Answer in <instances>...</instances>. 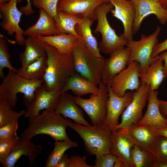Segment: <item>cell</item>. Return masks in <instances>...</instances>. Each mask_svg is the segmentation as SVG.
<instances>
[{"mask_svg":"<svg viewBox=\"0 0 167 167\" xmlns=\"http://www.w3.org/2000/svg\"><path fill=\"white\" fill-rule=\"evenodd\" d=\"M83 18L80 15L69 14L58 10L54 18L56 27L61 33L72 34L78 38L75 26Z\"/></svg>","mask_w":167,"mask_h":167,"instance_id":"29","label":"cell"},{"mask_svg":"<svg viewBox=\"0 0 167 167\" xmlns=\"http://www.w3.org/2000/svg\"><path fill=\"white\" fill-rule=\"evenodd\" d=\"M99 90V88L78 73L70 78L61 92L62 93L71 90L76 96L81 97L89 94H97Z\"/></svg>","mask_w":167,"mask_h":167,"instance_id":"27","label":"cell"},{"mask_svg":"<svg viewBox=\"0 0 167 167\" xmlns=\"http://www.w3.org/2000/svg\"><path fill=\"white\" fill-rule=\"evenodd\" d=\"M70 158L68 155L64 154L59 160L55 167H69Z\"/></svg>","mask_w":167,"mask_h":167,"instance_id":"43","label":"cell"},{"mask_svg":"<svg viewBox=\"0 0 167 167\" xmlns=\"http://www.w3.org/2000/svg\"><path fill=\"white\" fill-rule=\"evenodd\" d=\"M44 83L43 79H27L16 72L9 70L0 85V99L6 100L13 109L16 105L17 94L22 93L24 94V103L28 107L35 100V91Z\"/></svg>","mask_w":167,"mask_h":167,"instance_id":"3","label":"cell"},{"mask_svg":"<svg viewBox=\"0 0 167 167\" xmlns=\"http://www.w3.org/2000/svg\"><path fill=\"white\" fill-rule=\"evenodd\" d=\"M70 127L82 138L85 149L90 156L110 153L112 131L105 123L86 126L73 122Z\"/></svg>","mask_w":167,"mask_h":167,"instance_id":"4","label":"cell"},{"mask_svg":"<svg viewBox=\"0 0 167 167\" xmlns=\"http://www.w3.org/2000/svg\"><path fill=\"white\" fill-rule=\"evenodd\" d=\"M167 50V38L164 41L158 43L154 47L152 58H154L161 53Z\"/></svg>","mask_w":167,"mask_h":167,"instance_id":"41","label":"cell"},{"mask_svg":"<svg viewBox=\"0 0 167 167\" xmlns=\"http://www.w3.org/2000/svg\"><path fill=\"white\" fill-rule=\"evenodd\" d=\"M28 118V126L21 134L22 138L31 140L37 135L46 134L55 141H64L70 138L66 129L67 127H71L73 122L64 118L55 111L45 110L41 114Z\"/></svg>","mask_w":167,"mask_h":167,"instance_id":"2","label":"cell"},{"mask_svg":"<svg viewBox=\"0 0 167 167\" xmlns=\"http://www.w3.org/2000/svg\"><path fill=\"white\" fill-rule=\"evenodd\" d=\"M77 73L97 86L102 81L105 58H98L78 40L71 52Z\"/></svg>","mask_w":167,"mask_h":167,"instance_id":"5","label":"cell"},{"mask_svg":"<svg viewBox=\"0 0 167 167\" xmlns=\"http://www.w3.org/2000/svg\"><path fill=\"white\" fill-rule=\"evenodd\" d=\"M161 28L157 27L152 34L146 36L142 34L138 41L132 39L126 45L130 51L127 66L131 62L137 61L140 64V74L143 73L153 61L152 54L154 46L158 43V37Z\"/></svg>","mask_w":167,"mask_h":167,"instance_id":"7","label":"cell"},{"mask_svg":"<svg viewBox=\"0 0 167 167\" xmlns=\"http://www.w3.org/2000/svg\"><path fill=\"white\" fill-rule=\"evenodd\" d=\"M135 145L120 130L112 131V144L109 153L122 160L127 167H135L131 158V152Z\"/></svg>","mask_w":167,"mask_h":167,"instance_id":"23","label":"cell"},{"mask_svg":"<svg viewBox=\"0 0 167 167\" xmlns=\"http://www.w3.org/2000/svg\"><path fill=\"white\" fill-rule=\"evenodd\" d=\"M74 96L66 92L61 94L55 110L56 113L73 120L75 123L86 126H92L84 118L83 112L75 101Z\"/></svg>","mask_w":167,"mask_h":167,"instance_id":"21","label":"cell"},{"mask_svg":"<svg viewBox=\"0 0 167 167\" xmlns=\"http://www.w3.org/2000/svg\"><path fill=\"white\" fill-rule=\"evenodd\" d=\"M8 45L6 41L2 36L0 37V78L5 76L3 69L7 68L9 70L17 72L18 69L15 68L10 62L11 55L8 51Z\"/></svg>","mask_w":167,"mask_h":167,"instance_id":"34","label":"cell"},{"mask_svg":"<svg viewBox=\"0 0 167 167\" xmlns=\"http://www.w3.org/2000/svg\"><path fill=\"white\" fill-rule=\"evenodd\" d=\"M47 57V67L43 78V86L48 91H61L70 77L78 74L72 54H63L42 41Z\"/></svg>","mask_w":167,"mask_h":167,"instance_id":"1","label":"cell"},{"mask_svg":"<svg viewBox=\"0 0 167 167\" xmlns=\"http://www.w3.org/2000/svg\"><path fill=\"white\" fill-rule=\"evenodd\" d=\"M38 12L39 17L36 22L24 30V36L38 38L61 33L56 27L54 18L43 8L39 9Z\"/></svg>","mask_w":167,"mask_h":167,"instance_id":"22","label":"cell"},{"mask_svg":"<svg viewBox=\"0 0 167 167\" xmlns=\"http://www.w3.org/2000/svg\"><path fill=\"white\" fill-rule=\"evenodd\" d=\"M99 88L97 94H92L87 99L74 96L75 102L86 112L93 126L105 123L106 115V103L109 97L108 87L101 81L99 84Z\"/></svg>","mask_w":167,"mask_h":167,"instance_id":"8","label":"cell"},{"mask_svg":"<svg viewBox=\"0 0 167 167\" xmlns=\"http://www.w3.org/2000/svg\"><path fill=\"white\" fill-rule=\"evenodd\" d=\"M106 85L109 97L106 103L107 112L105 123L113 131L119 124L118 120L120 115L131 101L134 91L126 92L123 96L120 97L113 92L109 82Z\"/></svg>","mask_w":167,"mask_h":167,"instance_id":"13","label":"cell"},{"mask_svg":"<svg viewBox=\"0 0 167 167\" xmlns=\"http://www.w3.org/2000/svg\"><path fill=\"white\" fill-rule=\"evenodd\" d=\"M77 145V143L73 141L70 138L64 141H55L54 148L49 155L45 166L55 167L67 150Z\"/></svg>","mask_w":167,"mask_h":167,"instance_id":"31","label":"cell"},{"mask_svg":"<svg viewBox=\"0 0 167 167\" xmlns=\"http://www.w3.org/2000/svg\"><path fill=\"white\" fill-rule=\"evenodd\" d=\"M152 155L154 161H167V138L159 136L154 147Z\"/></svg>","mask_w":167,"mask_h":167,"instance_id":"35","label":"cell"},{"mask_svg":"<svg viewBox=\"0 0 167 167\" xmlns=\"http://www.w3.org/2000/svg\"><path fill=\"white\" fill-rule=\"evenodd\" d=\"M108 0L114 8L110 11L112 16L120 20L123 24V36L128 41L133 39L132 28L135 16L133 3L129 0Z\"/></svg>","mask_w":167,"mask_h":167,"instance_id":"19","label":"cell"},{"mask_svg":"<svg viewBox=\"0 0 167 167\" xmlns=\"http://www.w3.org/2000/svg\"><path fill=\"white\" fill-rule=\"evenodd\" d=\"M94 21L87 17H83L81 21L75 26L78 40L83 44L94 55L98 58L101 55L96 38L92 33L91 26Z\"/></svg>","mask_w":167,"mask_h":167,"instance_id":"25","label":"cell"},{"mask_svg":"<svg viewBox=\"0 0 167 167\" xmlns=\"http://www.w3.org/2000/svg\"><path fill=\"white\" fill-rule=\"evenodd\" d=\"M162 55L163 64V70L165 78L167 77V50L161 53Z\"/></svg>","mask_w":167,"mask_h":167,"instance_id":"45","label":"cell"},{"mask_svg":"<svg viewBox=\"0 0 167 167\" xmlns=\"http://www.w3.org/2000/svg\"><path fill=\"white\" fill-rule=\"evenodd\" d=\"M163 62L161 53L154 58L145 71L140 74L141 84L149 85L151 90H156L158 89L165 79Z\"/></svg>","mask_w":167,"mask_h":167,"instance_id":"24","label":"cell"},{"mask_svg":"<svg viewBox=\"0 0 167 167\" xmlns=\"http://www.w3.org/2000/svg\"><path fill=\"white\" fill-rule=\"evenodd\" d=\"M156 131L159 135L163 136L167 138V126Z\"/></svg>","mask_w":167,"mask_h":167,"instance_id":"48","label":"cell"},{"mask_svg":"<svg viewBox=\"0 0 167 167\" xmlns=\"http://www.w3.org/2000/svg\"><path fill=\"white\" fill-rule=\"evenodd\" d=\"M18 120L0 127V139L17 137Z\"/></svg>","mask_w":167,"mask_h":167,"instance_id":"38","label":"cell"},{"mask_svg":"<svg viewBox=\"0 0 167 167\" xmlns=\"http://www.w3.org/2000/svg\"><path fill=\"white\" fill-rule=\"evenodd\" d=\"M150 90L149 85L142 84L137 90L134 92L131 101L122 113L121 122L113 131L137 125L143 117V110L148 101Z\"/></svg>","mask_w":167,"mask_h":167,"instance_id":"9","label":"cell"},{"mask_svg":"<svg viewBox=\"0 0 167 167\" xmlns=\"http://www.w3.org/2000/svg\"><path fill=\"white\" fill-rule=\"evenodd\" d=\"M19 137L0 139V162L2 165L9 156L13 145Z\"/></svg>","mask_w":167,"mask_h":167,"instance_id":"36","label":"cell"},{"mask_svg":"<svg viewBox=\"0 0 167 167\" xmlns=\"http://www.w3.org/2000/svg\"><path fill=\"white\" fill-rule=\"evenodd\" d=\"M152 167H167V161L155 160Z\"/></svg>","mask_w":167,"mask_h":167,"instance_id":"46","label":"cell"},{"mask_svg":"<svg viewBox=\"0 0 167 167\" xmlns=\"http://www.w3.org/2000/svg\"><path fill=\"white\" fill-rule=\"evenodd\" d=\"M116 75L109 82L113 92L118 96H123L127 90L136 91L141 85L139 63L134 61Z\"/></svg>","mask_w":167,"mask_h":167,"instance_id":"11","label":"cell"},{"mask_svg":"<svg viewBox=\"0 0 167 167\" xmlns=\"http://www.w3.org/2000/svg\"><path fill=\"white\" fill-rule=\"evenodd\" d=\"M25 113V111L13 110L6 100L0 99V127L18 120Z\"/></svg>","mask_w":167,"mask_h":167,"instance_id":"33","label":"cell"},{"mask_svg":"<svg viewBox=\"0 0 167 167\" xmlns=\"http://www.w3.org/2000/svg\"><path fill=\"white\" fill-rule=\"evenodd\" d=\"M40 40L55 48L60 53L71 54L74 46L78 38L70 34L62 33L48 36H41Z\"/></svg>","mask_w":167,"mask_h":167,"instance_id":"28","label":"cell"},{"mask_svg":"<svg viewBox=\"0 0 167 167\" xmlns=\"http://www.w3.org/2000/svg\"><path fill=\"white\" fill-rule=\"evenodd\" d=\"M25 45L24 51L19 54L22 67L31 63L41 57L47 56L42 41L38 38L28 36L25 39Z\"/></svg>","mask_w":167,"mask_h":167,"instance_id":"26","label":"cell"},{"mask_svg":"<svg viewBox=\"0 0 167 167\" xmlns=\"http://www.w3.org/2000/svg\"><path fill=\"white\" fill-rule=\"evenodd\" d=\"M10 0H0V4L7 2Z\"/></svg>","mask_w":167,"mask_h":167,"instance_id":"50","label":"cell"},{"mask_svg":"<svg viewBox=\"0 0 167 167\" xmlns=\"http://www.w3.org/2000/svg\"><path fill=\"white\" fill-rule=\"evenodd\" d=\"M24 0H17V3H19ZM27 1V4L24 6H22L19 10L25 15L29 16L35 12L32 9L31 0H25Z\"/></svg>","mask_w":167,"mask_h":167,"instance_id":"42","label":"cell"},{"mask_svg":"<svg viewBox=\"0 0 167 167\" xmlns=\"http://www.w3.org/2000/svg\"><path fill=\"white\" fill-rule=\"evenodd\" d=\"M158 102L161 113L163 116L167 120V101L159 99Z\"/></svg>","mask_w":167,"mask_h":167,"instance_id":"44","label":"cell"},{"mask_svg":"<svg viewBox=\"0 0 167 167\" xmlns=\"http://www.w3.org/2000/svg\"><path fill=\"white\" fill-rule=\"evenodd\" d=\"M113 167H127L124 162L120 159L117 158Z\"/></svg>","mask_w":167,"mask_h":167,"instance_id":"47","label":"cell"},{"mask_svg":"<svg viewBox=\"0 0 167 167\" xmlns=\"http://www.w3.org/2000/svg\"><path fill=\"white\" fill-rule=\"evenodd\" d=\"M131 158L135 167H152L154 161L152 154L135 145L131 152Z\"/></svg>","mask_w":167,"mask_h":167,"instance_id":"32","label":"cell"},{"mask_svg":"<svg viewBox=\"0 0 167 167\" xmlns=\"http://www.w3.org/2000/svg\"><path fill=\"white\" fill-rule=\"evenodd\" d=\"M130 53L128 47L122 46L111 53L109 58L105 59L102 79L104 84L110 82L116 75L126 68Z\"/></svg>","mask_w":167,"mask_h":167,"instance_id":"16","label":"cell"},{"mask_svg":"<svg viewBox=\"0 0 167 167\" xmlns=\"http://www.w3.org/2000/svg\"><path fill=\"white\" fill-rule=\"evenodd\" d=\"M109 2L108 0H59L57 9L68 14L80 15L95 21L96 20V8L102 3Z\"/></svg>","mask_w":167,"mask_h":167,"instance_id":"18","label":"cell"},{"mask_svg":"<svg viewBox=\"0 0 167 167\" xmlns=\"http://www.w3.org/2000/svg\"><path fill=\"white\" fill-rule=\"evenodd\" d=\"M47 67L46 56L41 57L24 67H21L17 73L27 79L43 80Z\"/></svg>","mask_w":167,"mask_h":167,"instance_id":"30","label":"cell"},{"mask_svg":"<svg viewBox=\"0 0 167 167\" xmlns=\"http://www.w3.org/2000/svg\"><path fill=\"white\" fill-rule=\"evenodd\" d=\"M114 7L110 2L102 3L95 11L97 24L94 32L101 33V41L98 43L100 52L110 54L119 48L126 45L128 41L122 33L118 35L110 26L107 19V15Z\"/></svg>","mask_w":167,"mask_h":167,"instance_id":"6","label":"cell"},{"mask_svg":"<svg viewBox=\"0 0 167 167\" xmlns=\"http://www.w3.org/2000/svg\"><path fill=\"white\" fill-rule=\"evenodd\" d=\"M162 6L165 9H167V0H159Z\"/></svg>","mask_w":167,"mask_h":167,"instance_id":"49","label":"cell"},{"mask_svg":"<svg viewBox=\"0 0 167 167\" xmlns=\"http://www.w3.org/2000/svg\"><path fill=\"white\" fill-rule=\"evenodd\" d=\"M17 0H10L7 2L0 4L2 19L0 26L9 36H11L15 34V41L18 44L25 45L24 30L19 25L23 13L17 7Z\"/></svg>","mask_w":167,"mask_h":167,"instance_id":"10","label":"cell"},{"mask_svg":"<svg viewBox=\"0 0 167 167\" xmlns=\"http://www.w3.org/2000/svg\"><path fill=\"white\" fill-rule=\"evenodd\" d=\"M120 130L124 133L134 145L152 154L155 144L159 136L156 131L146 125H132Z\"/></svg>","mask_w":167,"mask_h":167,"instance_id":"15","label":"cell"},{"mask_svg":"<svg viewBox=\"0 0 167 167\" xmlns=\"http://www.w3.org/2000/svg\"><path fill=\"white\" fill-rule=\"evenodd\" d=\"M117 157L110 153L96 156L93 167H113Z\"/></svg>","mask_w":167,"mask_h":167,"instance_id":"39","label":"cell"},{"mask_svg":"<svg viewBox=\"0 0 167 167\" xmlns=\"http://www.w3.org/2000/svg\"><path fill=\"white\" fill-rule=\"evenodd\" d=\"M158 92L150 90L146 111L137 125H146L156 130L167 126V120L162 115L159 107Z\"/></svg>","mask_w":167,"mask_h":167,"instance_id":"20","label":"cell"},{"mask_svg":"<svg viewBox=\"0 0 167 167\" xmlns=\"http://www.w3.org/2000/svg\"><path fill=\"white\" fill-rule=\"evenodd\" d=\"M42 150L40 145H35L31 140L19 137L13 145L11 152L2 165L4 167H13L17 161L22 156L28 157L29 165L34 163L38 155Z\"/></svg>","mask_w":167,"mask_h":167,"instance_id":"17","label":"cell"},{"mask_svg":"<svg viewBox=\"0 0 167 167\" xmlns=\"http://www.w3.org/2000/svg\"><path fill=\"white\" fill-rule=\"evenodd\" d=\"M88 165L85 156L81 157L78 155H74L70 158L69 167H92Z\"/></svg>","mask_w":167,"mask_h":167,"instance_id":"40","label":"cell"},{"mask_svg":"<svg viewBox=\"0 0 167 167\" xmlns=\"http://www.w3.org/2000/svg\"><path fill=\"white\" fill-rule=\"evenodd\" d=\"M61 94V91L58 89L48 91L43 85L41 86L35 91V100L26 110L24 117L29 118L36 116L43 109L55 111Z\"/></svg>","mask_w":167,"mask_h":167,"instance_id":"14","label":"cell"},{"mask_svg":"<svg viewBox=\"0 0 167 167\" xmlns=\"http://www.w3.org/2000/svg\"><path fill=\"white\" fill-rule=\"evenodd\" d=\"M133 4L135 16L132 31L133 35L139 29L144 19L149 15H156L160 23L165 24L167 22V9L164 8L159 0H129Z\"/></svg>","mask_w":167,"mask_h":167,"instance_id":"12","label":"cell"},{"mask_svg":"<svg viewBox=\"0 0 167 167\" xmlns=\"http://www.w3.org/2000/svg\"><path fill=\"white\" fill-rule=\"evenodd\" d=\"M59 0H32V3L35 7L43 9L54 18L57 11V5Z\"/></svg>","mask_w":167,"mask_h":167,"instance_id":"37","label":"cell"}]
</instances>
